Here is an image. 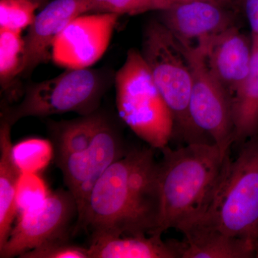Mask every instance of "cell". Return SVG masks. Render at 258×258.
I'll return each mask as SVG.
<instances>
[{
    "label": "cell",
    "mask_w": 258,
    "mask_h": 258,
    "mask_svg": "<svg viewBox=\"0 0 258 258\" xmlns=\"http://www.w3.org/2000/svg\"><path fill=\"white\" fill-rule=\"evenodd\" d=\"M153 148H133L111 164L91 189L74 234L91 239L158 235L160 219L159 162Z\"/></svg>",
    "instance_id": "6da1fadb"
},
{
    "label": "cell",
    "mask_w": 258,
    "mask_h": 258,
    "mask_svg": "<svg viewBox=\"0 0 258 258\" xmlns=\"http://www.w3.org/2000/svg\"><path fill=\"white\" fill-rule=\"evenodd\" d=\"M105 89L106 81L101 71L66 69L55 78L29 84L18 104L3 106L1 120L13 126L27 117L70 112L88 115L98 110Z\"/></svg>",
    "instance_id": "52a82bcc"
},
{
    "label": "cell",
    "mask_w": 258,
    "mask_h": 258,
    "mask_svg": "<svg viewBox=\"0 0 258 258\" xmlns=\"http://www.w3.org/2000/svg\"><path fill=\"white\" fill-rule=\"evenodd\" d=\"M204 51L211 74L232 98L248 76L253 45L235 25L217 35Z\"/></svg>",
    "instance_id": "4fadbf2b"
},
{
    "label": "cell",
    "mask_w": 258,
    "mask_h": 258,
    "mask_svg": "<svg viewBox=\"0 0 258 258\" xmlns=\"http://www.w3.org/2000/svg\"><path fill=\"white\" fill-rule=\"evenodd\" d=\"M159 161L161 212L158 235L183 232L205 215L225 174L230 154L215 144H188L161 149Z\"/></svg>",
    "instance_id": "7a4b0ae2"
},
{
    "label": "cell",
    "mask_w": 258,
    "mask_h": 258,
    "mask_svg": "<svg viewBox=\"0 0 258 258\" xmlns=\"http://www.w3.org/2000/svg\"><path fill=\"white\" fill-rule=\"evenodd\" d=\"M24 38L22 32L0 28V81L8 91L23 70Z\"/></svg>",
    "instance_id": "d6986e66"
},
{
    "label": "cell",
    "mask_w": 258,
    "mask_h": 258,
    "mask_svg": "<svg viewBox=\"0 0 258 258\" xmlns=\"http://www.w3.org/2000/svg\"><path fill=\"white\" fill-rule=\"evenodd\" d=\"M77 217V203L69 189L51 192L40 205L18 215L16 225L0 248V257H20L43 244L69 239Z\"/></svg>",
    "instance_id": "9c48e42d"
},
{
    "label": "cell",
    "mask_w": 258,
    "mask_h": 258,
    "mask_svg": "<svg viewBox=\"0 0 258 258\" xmlns=\"http://www.w3.org/2000/svg\"><path fill=\"white\" fill-rule=\"evenodd\" d=\"M52 191L39 174H20L17 188L16 204L18 215L40 205Z\"/></svg>",
    "instance_id": "44dd1931"
},
{
    "label": "cell",
    "mask_w": 258,
    "mask_h": 258,
    "mask_svg": "<svg viewBox=\"0 0 258 258\" xmlns=\"http://www.w3.org/2000/svg\"><path fill=\"white\" fill-rule=\"evenodd\" d=\"M54 159L76 199L79 221L96 181L129 149L116 127L98 111L49 124Z\"/></svg>",
    "instance_id": "3957f363"
},
{
    "label": "cell",
    "mask_w": 258,
    "mask_h": 258,
    "mask_svg": "<svg viewBox=\"0 0 258 258\" xmlns=\"http://www.w3.org/2000/svg\"><path fill=\"white\" fill-rule=\"evenodd\" d=\"M21 258H89L88 247L70 243L69 239L49 242L28 251Z\"/></svg>",
    "instance_id": "7402d4cb"
},
{
    "label": "cell",
    "mask_w": 258,
    "mask_h": 258,
    "mask_svg": "<svg viewBox=\"0 0 258 258\" xmlns=\"http://www.w3.org/2000/svg\"><path fill=\"white\" fill-rule=\"evenodd\" d=\"M184 45L193 76L189 104L190 119L208 143L215 144L227 155L234 143L232 98L210 72L203 50Z\"/></svg>",
    "instance_id": "ba28073f"
},
{
    "label": "cell",
    "mask_w": 258,
    "mask_h": 258,
    "mask_svg": "<svg viewBox=\"0 0 258 258\" xmlns=\"http://www.w3.org/2000/svg\"><path fill=\"white\" fill-rule=\"evenodd\" d=\"M88 249L89 258H181L179 241L160 235L97 237Z\"/></svg>",
    "instance_id": "5bb4252c"
},
{
    "label": "cell",
    "mask_w": 258,
    "mask_h": 258,
    "mask_svg": "<svg viewBox=\"0 0 258 258\" xmlns=\"http://www.w3.org/2000/svg\"><path fill=\"white\" fill-rule=\"evenodd\" d=\"M230 8L213 0H194L160 11V21L181 43L206 48L217 35L234 25Z\"/></svg>",
    "instance_id": "8fae6325"
},
{
    "label": "cell",
    "mask_w": 258,
    "mask_h": 258,
    "mask_svg": "<svg viewBox=\"0 0 258 258\" xmlns=\"http://www.w3.org/2000/svg\"><path fill=\"white\" fill-rule=\"evenodd\" d=\"M192 225L203 226L242 241L257 254L258 135L239 146L237 157L227 163L211 205Z\"/></svg>",
    "instance_id": "277c9868"
},
{
    "label": "cell",
    "mask_w": 258,
    "mask_h": 258,
    "mask_svg": "<svg viewBox=\"0 0 258 258\" xmlns=\"http://www.w3.org/2000/svg\"><path fill=\"white\" fill-rule=\"evenodd\" d=\"M119 17L91 13L74 19L54 42V63L66 69H88L96 64L109 46Z\"/></svg>",
    "instance_id": "30bf717a"
},
{
    "label": "cell",
    "mask_w": 258,
    "mask_h": 258,
    "mask_svg": "<svg viewBox=\"0 0 258 258\" xmlns=\"http://www.w3.org/2000/svg\"><path fill=\"white\" fill-rule=\"evenodd\" d=\"M115 86L117 110L125 124L149 147L168 146L174 135V117L141 52L128 51Z\"/></svg>",
    "instance_id": "5b68a950"
},
{
    "label": "cell",
    "mask_w": 258,
    "mask_h": 258,
    "mask_svg": "<svg viewBox=\"0 0 258 258\" xmlns=\"http://www.w3.org/2000/svg\"><path fill=\"white\" fill-rule=\"evenodd\" d=\"M30 1L35 2V3H40V0H30Z\"/></svg>",
    "instance_id": "4316f807"
},
{
    "label": "cell",
    "mask_w": 258,
    "mask_h": 258,
    "mask_svg": "<svg viewBox=\"0 0 258 258\" xmlns=\"http://www.w3.org/2000/svg\"><path fill=\"white\" fill-rule=\"evenodd\" d=\"M191 1H194V0H150V2H149V11H151V10L162 11V10L168 9V8L174 6V5ZM213 1L219 2V3L227 5L222 0H213Z\"/></svg>",
    "instance_id": "d4e9b609"
},
{
    "label": "cell",
    "mask_w": 258,
    "mask_h": 258,
    "mask_svg": "<svg viewBox=\"0 0 258 258\" xmlns=\"http://www.w3.org/2000/svg\"><path fill=\"white\" fill-rule=\"evenodd\" d=\"M240 7L248 20L252 36L258 37V0H242Z\"/></svg>",
    "instance_id": "cb8c5ba5"
},
{
    "label": "cell",
    "mask_w": 258,
    "mask_h": 258,
    "mask_svg": "<svg viewBox=\"0 0 258 258\" xmlns=\"http://www.w3.org/2000/svg\"><path fill=\"white\" fill-rule=\"evenodd\" d=\"M252 40L253 53L250 71L232 98L233 144L238 147L258 135V41L254 37Z\"/></svg>",
    "instance_id": "2e32d148"
},
{
    "label": "cell",
    "mask_w": 258,
    "mask_h": 258,
    "mask_svg": "<svg viewBox=\"0 0 258 258\" xmlns=\"http://www.w3.org/2000/svg\"><path fill=\"white\" fill-rule=\"evenodd\" d=\"M141 54L172 113L174 134L176 131L186 144H210L200 135L190 119L189 104L193 76L186 47L161 21L154 20L144 30Z\"/></svg>",
    "instance_id": "8992f818"
},
{
    "label": "cell",
    "mask_w": 258,
    "mask_h": 258,
    "mask_svg": "<svg viewBox=\"0 0 258 258\" xmlns=\"http://www.w3.org/2000/svg\"><path fill=\"white\" fill-rule=\"evenodd\" d=\"M252 37H253V36H252ZM255 37V38L257 39V41H258V37Z\"/></svg>",
    "instance_id": "f1b7e54d"
},
{
    "label": "cell",
    "mask_w": 258,
    "mask_h": 258,
    "mask_svg": "<svg viewBox=\"0 0 258 258\" xmlns=\"http://www.w3.org/2000/svg\"><path fill=\"white\" fill-rule=\"evenodd\" d=\"M256 257L258 258V246H257V254H256Z\"/></svg>",
    "instance_id": "83f0119b"
},
{
    "label": "cell",
    "mask_w": 258,
    "mask_h": 258,
    "mask_svg": "<svg viewBox=\"0 0 258 258\" xmlns=\"http://www.w3.org/2000/svg\"><path fill=\"white\" fill-rule=\"evenodd\" d=\"M225 4L228 5L229 6L233 7L235 5L240 6L242 0H222Z\"/></svg>",
    "instance_id": "484cf974"
},
{
    "label": "cell",
    "mask_w": 258,
    "mask_h": 258,
    "mask_svg": "<svg viewBox=\"0 0 258 258\" xmlns=\"http://www.w3.org/2000/svg\"><path fill=\"white\" fill-rule=\"evenodd\" d=\"M39 6L30 0H0V28L23 31L33 23Z\"/></svg>",
    "instance_id": "ffe728a7"
},
{
    "label": "cell",
    "mask_w": 258,
    "mask_h": 258,
    "mask_svg": "<svg viewBox=\"0 0 258 258\" xmlns=\"http://www.w3.org/2000/svg\"><path fill=\"white\" fill-rule=\"evenodd\" d=\"M181 258H252L255 251L242 241L208 227L193 225L183 231Z\"/></svg>",
    "instance_id": "9a60e30c"
},
{
    "label": "cell",
    "mask_w": 258,
    "mask_h": 258,
    "mask_svg": "<svg viewBox=\"0 0 258 258\" xmlns=\"http://www.w3.org/2000/svg\"><path fill=\"white\" fill-rule=\"evenodd\" d=\"M91 4L92 0H53L35 16L24 37L21 76L52 60L56 38L74 19L91 13Z\"/></svg>",
    "instance_id": "7c38bea8"
},
{
    "label": "cell",
    "mask_w": 258,
    "mask_h": 258,
    "mask_svg": "<svg viewBox=\"0 0 258 258\" xmlns=\"http://www.w3.org/2000/svg\"><path fill=\"white\" fill-rule=\"evenodd\" d=\"M12 126L1 120L0 125V248L5 245L13 230L17 215V188L20 171L13 161Z\"/></svg>",
    "instance_id": "e0dca14e"
},
{
    "label": "cell",
    "mask_w": 258,
    "mask_h": 258,
    "mask_svg": "<svg viewBox=\"0 0 258 258\" xmlns=\"http://www.w3.org/2000/svg\"><path fill=\"white\" fill-rule=\"evenodd\" d=\"M150 0H92L91 13L135 15L149 11Z\"/></svg>",
    "instance_id": "603a6c76"
},
{
    "label": "cell",
    "mask_w": 258,
    "mask_h": 258,
    "mask_svg": "<svg viewBox=\"0 0 258 258\" xmlns=\"http://www.w3.org/2000/svg\"><path fill=\"white\" fill-rule=\"evenodd\" d=\"M12 154L21 174H40L53 160L54 148L50 139L30 138L13 145Z\"/></svg>",
    "instance_id": "ac0fdd59"
}]
</instances>
